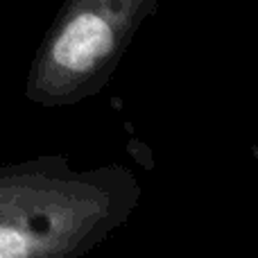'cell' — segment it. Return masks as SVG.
Returning <instances> with one entry per match:
<instances>
[{
    "mask_svg": "<svg viewBox=\"0 0 258 258\" xmlns=\"http://www.w3.org/2000/svg\"><path fill=\"white\" fill-rule=\"evenodd\" d=\"M159 0H66L32 77L41 102L73 104L109 84Z\"/></svg>",
    "mask_w": 258,
    "mask_h": 258,
    "instance_id": "obj_1",
    "label": "cell"
},
{
    "mask_svg": "<svg viewBox=\"0 0 258 258\" xmlns=\"http://www.w3.org/2000/svg\"><path fill=\"white\" fill-rule=\"evenodd\" d=\"M0 258H43L27 238L0 224Z\"/></svg>",
    "mask_w": 258,
    "mask_h": 258,
    "instance_id": "obj_2",
    "label": "cell"
}]
</instances>
